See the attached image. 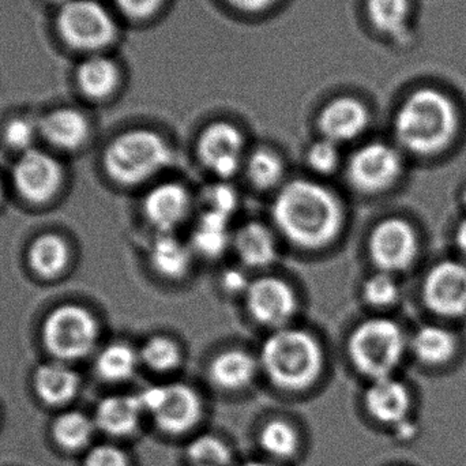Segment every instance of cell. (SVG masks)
<instances>
[{"instance_id": "cell-19", "label": "cell", "mask_w": 466, "mask_h": 466, "mask_svg": "<svg viewBox=\"0 0 466 466\" xmlns=\"http://www.w3.org/2000/svg\"><path fill=\"white\" fill-rule=\"evenodd\" d=\"M366 407L370 415L382 423L400 424L410 408L407 386L393 377L372 380L366 391Z\"/></svg>"}, {"instance_id": "cell-42", "label": "cell", "mask_w": 466, "mask_h": 466, "mask_svg": "<svg viewBox=\"0 0 466 466\" xmlns=\"http://www.w3.org/2000/svg\"><path fill=\"white\" fill-rule=\"evenodd\" d=\"M233 7L246 13H259L273 5L276 0H227Z\"/></svg>"}, {"instance_id": "cell-10", "label": "cell", "mask_w": 466, "mask_h": 466, "mask_svg": "<svg viewBox=\"0 0 466 466\" xmlns=\"http://www.w3.org/2000/svg\"><path fill=\"white\" fill-rule=\"evenodd\" d=\"M199 163L218 180H229L243 168L246 139L240 128L229 122L212 123L197 141Z\"/></svg>"}, {"instance_id": "cell-30", "label": "cell", "mask_w": 466, "mask_h": 466, "mask_svg": "<svg viewBox=\"0 0 466 466\" xmlns=\"http://www.w3.org/2000/svg\"><path fill=\"white\" fill-rule=\"evenodd\" d=\"M138 353L141 364L158 374L174 371L183 360L179 342L166 334H156L145 339Z\"/></svg>"}, {"instance_id": "cell-5", "label": "cell", "mask_w": 466, "mask_h": 466, "mask_svg": "<svg viewBox=\"0 0 466 466\" xmlns=\"http://www.w3.org/2000/svg\"><path fill=\"white\" fill-rule=\"evenodd\" d=\"M407 345L399 323L388 318H371L353 329L347 348L355 369L375 380L391 377L404 358Z\"/></svg>"}, {"instance_id": "cell-12", "label": "cell", "mask_w": 466, "mask_h": 466, "mask_svg": "<svg viewBox=\"0 0 466 466\" xmlns=\"http://www.w3.org/2000/svg\"><path fill=\"white\" fill-rule=\"evenodd\" d=\"M424 304L443 318L466 314V266L454 260L438 263L427 273L421 287Z\"/></svg>"}, {"instance_id": "cell-20", "label": "cell", "mask_w": 466, "mask_h": 466, "mask_svg": "<svg viewBox=\"0 0 466 466\" xmlns=\"http://www.w3.org/2000/svg\"><path fill=\"white\" fill-rule=\"evenodd\" d=\"M259 360L247 350H223L209 364V378L223 390H241L251 385L259 369Z\"/></svg>"}, {"instance_id": "cell-39", "label": "cell", "mask_w": 466, "mask_h": 466, "mask_svg": "<svg viewBox=\"0 0 466 466\" xmlns=\"http://www.w3.org/2000/svg\"><path fill=\"white\" fill-rule=\"evenodd\" d=\"M85 466H128L125 453L111 445L92 449L85 459Z\"/></svg>"}, {"instance_id": "cell-46", "label": "cell", "mask_w": 466, "mask_h": 466, "mask_svg": "<svg viewBox=\"0 0 466 466\" xmlns=\"http://www.w3.org/2000/svg\"><path fill=\"white\" fill-rule=\"evenodd\" d=\"M462 199H464V205L466 207V188H465V191H464V198H462Z\"/></svg>"}, {"instance_id": "cell-43", "label": "cell", "mask_w": 466, "mask_h": 466, "mask_svg": "<svg viewBox=\"0 0 466 466\" xmlns=\"http://www.w3.org/2000/svg\"><path fill=\"white\" fill-rule=\"evenodd\" d=\"M454 238H456L457 248L466 258V218H462L457 226Z\"/></svg>"}, {"instance_id": "cell-11", "label": "cell", "mask_w": 466, "mask_h": 466, "mask_svg": "<svg viewBox=\"0 0 466 466\" xmlns=\"http://www.w3.org/2000/svg\"><path fill=\"white\" fill-rule=\"evenodd\" d=\"M249 317L271 331L288 328L298 312L295 289L279 277L265 276L254 279L244 293Z\"/></svg>"}, {"instance_id": "cell-9", "label": "cell", "mask_w": 466, "mask_h": 466, "mask_svg": "<svg viewBox=\"0 0 466 466\" xmlns=\"http://www.w3.org/2000/svg\"><path fill=\"white\" fill-rule=\"evenodd\" d=\"M367 249L378 270L400 273L410 268L418 258V233L407 220L386 218L370 233Z\"/></svg>"}, {"instance_id": "cell-16", "label": "cell", "mask_w": 466, "mask_h": 466, "mask_svg": "<svg viewBox=\"0 0 466 466\" xmlns=\"http://www.w3.org/2000/svg\"><path fill=\"white\" fill-rule=\"evenodd\" d=\"M202 415L201 399L185 383L164 385L163 399L153 413L156 426L168 434H183L198 423Z\"/></svg>"}, {"instance_id": "cell-17", "label": "cell", "mask_w": 466, "mask_h": 466, "mask_svg": "<svg viewBox=\"0 0 466 466\" xmlns=\"http://www.w3.org/2000/svg\"><path fill=\"white\" fill-rule=\"evenodd\" d=\"M196 254L190 243L180 240L175 233H156L147 246V260L161 279L179 281L188 276Z\"/></svg>"}, {"instance_id": "cell-44", "label": "cell", "mask_w": 466, "mask_h": 466, "mask_svg": "<svg viewBox=\"0 0 466 466\" xmlns=\"http://www.w3.org/2000/svg\"><path fill=\"white\" fill-rule=\"evenodd\" d=\"M240 466H271L270 464H265V462L251 461L246 462V464Z\"/></svg>"}, {"instance_id": "cell-45", "label": "cell", "mask_w": 466, "mask_h": 466, "mask_svg": "<svg viewBox=\"0 0 466 466\" xmlns=\"http://www.w3.org/2000/svg\"><path fill=\"white\" fill-rule=\"evenodd\" d=\"M51 2L62 3V2H66V0H51Z\"/></svg>"}, {"instance_id": "cell-24", "label": "cell", "mask_w": 466, "mask_h": 466, "mask_svg": "<svg viewBox=\"0 0 466 466\" xmlns=\"http://www.w3.org/2000/svg\"><path fill=\"white\" fill-rule=\"evenodd\" d=\"M33 382L37 396L49 405L66 404L76 396L79 388L76 371L59 361L38 367Z\"/></svg>"}, {"instance_id": "cell-14", "label": "cell", "mask_w": 466, "mask_h": 466, "mask_svg": "<svg viewBox=\"0 0 466 466\" xmlns=\"http://www.w3.org/2000/svg\"><path fill=\"white\" fill-rule=\"evenodd\" d=\"M62 175L59 163L52 156L29 149L16 161L13 179L22 198L33 204H43L59 190Z\"/></svg>"}, {"instance_id": "cell-6", "label": "cell", "mask_w": 466, "mask_h": 466, "mask_svg": "<svg viewBox=\"0 0 466 466\" xmlns=\"http://www.w3.org/2000/svg\"><path fill=\"white\" fill-rule=\"evenodd\" d=\"M100 326L89 309L76 304L57 307L46 317L43 339L46 350L62 360L85 358L95 350Z\"/></svg>"}, {"instance_id": "cell-18", "label": "cell", "mask_w": 466, "mask_h": 466, "mask_svg": "<svg viewBox=\"0 0 466 466\" xmlns=\"http://www.w3.org/2000/svg\"><path fill=\"white\" fill-rule=\"evenodd\" d=\"M232 247L241 265L263 268L279 258V244L273 231L259 221H247L233 232Z\"/></svg>"}, {"instance_id": "cell-34", "label": "cell", "mask_w": 466, "mask_h": 466, "mask_svg": "<svg viewBox=\"0 0 466 466\" xmlns=\"http://www.w3.org/2000/svg\"><path fill=\"white\" fill-rule=\"evenodd\" d=\"M361 296L369 306L386 309L399 301L400 285L394 274L380 271L372 274L361 287Z\"/></svg>"}, {"instance_id": "cell-15", "label": "cell", "mask_w": 466, "mask_h": 466, "mask_svg": "<svg viewBox=\"0 0 466 466\" xmlns=\"http://www.w3.org/2000/svg\"><path fill=\"white\" fill-rule=\"evenodd\" d=\"M370 112L355 97H337L326 104L318 116V128L322 138L334 144H345L359 138L369 127Z\"/></svg>"}, {"instance_id": "cell-40", "label": "cell", "mask_w": 466, "mask_h": 466, "mask_svg": "<svg viewBox=\"0 0 466 466\" xmlns=\"http://www.w3.org/2000/svg\"><path fill=\"white\" fill-rule=\"evenodd\" d=\"M164 0H115L117 8L128 18L145 19L152 16Z\"/></svg>"}, {"instance_id": "cell-22", "label": "cell", "mask_w": 466, "mask_h": 466, "mask_svg": "<svg viewBox=\"0 0 466 466\" xmlns=\"http://www.w3.org/2000/svg\"><path fill=\"white\" fill-rule=\"evenodd\" d=\"M231 218L204 210L191 233L194 254L207 259H218L232 246Z\"/></svg>"}, {"instance_id": "cell-23", "label": "cell", "mask_w": 466, "mask_h": 466, "mask_svg": "<svg viewBox=\"0 0 466 466\" xmlns=\"http://www.w3.org/2000/svg\"><path fill=\"white\" fill-rule=\"evenodd\" d=\"M141 413L137 396H111L98 404L95 420L106 434L125 437L137 429Z\"/></svg>"}, {"instance_id": "cell-41", "label": "cell", "mask_w": 466, "mask_h": 466, "mask_svg": "<svg viewBox=\"0 0 466 466\" xmlns=\"http://www.w3.org/2000/svg\"><path fill=\"white\" fill-rule=\"evenodd\" d=\"M249 281L246 271L240 268H228L223 271L220 277L221 289L228 295H243L248 289Z\"/></svg>"}, {"instance_id": "cell-33", "label": "cell", "mask_w": 466, "mask_h": 466, "mask_svg": "<svg viewBox=\"0 0 466 466\" xmlns=\"http://www.w3.org/2000/svg\"><path fill=\"white\" fill-rule=\"evenodd\" d=\"M259 443L266 453L279 459H289L298 451L299 438L290 424L282 420H273L263 427Z\"/></svg>"}, {"instance_id": "cell-27", "label": "cell", "mask_w": 466, "mask_h": 466, "mask_svg": "<svg viewBox=\"0 0 466 466\" xmlns=\"http://www.w3.org/2000/svg\"><path fill=\"white\" fill-rule=\"evenodd\" d=\"M139 364V353L127 342L106 345L96 358V371L106 382L119 383L133 378Z\"/></svg>"}, {"instance_id": "cell-1", "label": "cell", "mask_w": 466, "mask_h": 466, "mask_svg": "<svg viewBox=\"0 0 466 466\" xmlns=\"http://www.w3.org/2000/svg\"><path fill=\"white\" fill-rule=\"evenodd\" d=\"M345 209L334 191L309 179L281 186L271 204V218L282 238L301 249L331 246L345 227Z\"/></svg>"}, {"instance_id": "cell-8", "label": "cell", "mask_w": 466, "mask_h": 466, "mask_svg": "<svg viewBox=\"0 0 466 466\" xmlns=\"http://www.w3.org/2000/svg\"><path fill=\"white\" fill-rule=\"evenodd\" d=\"M57 29L68 46L85 51L108 46L116 32L108 11L93 0L66 3L57 18Z\"/></svg>"}, {"instance_id": "cell-26", "label": "cell", "mask_w": 466, "mask_h": 466, "mask_svg": "<svg viewBox=\"0 0 466 466\" xmlns=\"http://www.w3.org/2000/svg\"><path fill=\"white\" fill-rule=\"evenodd\" d=\"M27 259L38 276L52 279L65 270L70 260V249L62 236L46 233L33 241Z\"/></svg>"}, {"instance_id": "cell-31", "label": "cell", "mask_w": 466, "mask_h": 466, "mask_svg": "<svg viewBox=\"0 0 466 466\" xmlns=\"http://www.w3.org/2000/svg\"><path fill=\"white\" fill-rule=\"evenodd\" d=\"M410 0H367V14L377 29L388 35H400L410 18Z\"/></svg>"}, {"instance_id": "cell-32", "label": "cell", "mask_w": 466, "mask_h": 466, "mask_svg": "<svg viewBox=\"0 0 466 466\" xmlns=\"http://www.w3.org/2000/svg\"><path fill=\"white\" fill-rule=\"evenodd\" d=\"M52 435L63 449L79 451L92 438L93 421L81 412L63 413L54 421Z\"/></svg>"}, {"instance_id": "cell-4", "label": "cell", "mask_w": 466, "mask_h": 466, "mask_svg": "<svg viewBox=\"0 0 466 466\" xmlns=\"http://www.w3.org/2000/svg\"><path fill=\"white\" fill-rule=\"evenodd\" d=\"M175 160L171 144L157 131L136 128L109 142L104 150L106 175L126 187L145 185L163 174Z\"/></svg>"}, {"instance_id": "cell-3", "label": "cell", "mask_w": 466, "mask_h": 466, "mask_svg": "<svg viewBox=\"0 0 466 466\" xmlns=\"http://www.w3.org/2000/svg\"><path fill=\"white\" fill-rule=\"evenodd\" d=\"M260 369L282 390L309 389L319 380L325 352L317 337L298 328L273 330L260 347Z\"/></svg>"}, {"instance_id": "cell-28", "label": "cell", "mask_w": 466, "mask_h": 466, "mask_svg": "<svg viewBox=\"0 0 466 466\" xmlns=\"http://www.w3.org/2000/svg\"><path fill=\"white\" fill-rule=\"evenodd\" d=\"M76 78L85 96L93 100H104L116 89L119 70L108 57H92L79 67Z\"/></svg>"}, {"instance_id": "cell-25", "label": "cell", "mask_w": 466, "mask_h": 466, "mask_svg": "<svg viewBox=\"0 0 466 466\" xmlns=\"http://www.w3.org/2000/svg\"><path fill=\"white\" fill-rule=\"evenodd\" d=\"M410 345L419 361L429 366H441L454 358L459 341L449 329L426 325L413 334Z\"/></svg>"}, {"instance_id": "cell-36", "label": "cell", "mask_w": 466, "mask_h": 466, "mask_svg": "<svg viewBox=\"0 0 466 466\" xmlns=\"http://www.w3.org/2000/svg\"><path fill=\"white\" fill-rule=\"evenodd\" d=\"M202 204L208 212L232 218L238 212L240 199L238 191L229 185L228 180H218L202 191Z\"/></svg>"}, {"instance_id": "cell-29", "label": "cell", "mask_w": 466, "mask_h": 466, "mask_svg": "<svg viewBox=\"0 0 466 466\" xmlns=\"http://www.w3.org/2000/svg\"><path fill=\"white\" fill-rule=\"evenodd\" d=\"M244 172L252 187L258 190H271L281 185L285 175L281 156L268 147L252 150L244 160Z\"/></svg>"}, {"instance_id": "cell-13", "label": "cell", "mask_w": 466, "mask_h": 466, "mask_svg": "<svg viewBox=\"0 0 466 466\" xmlns=\"http://www.w3.org/2000/svg\"><path fill=\"white\" fill-rule=\"evenodd\" d=\"M193 197L179 182L153 186L142 201V215L156 233H175L190 218Z\"/></svg>"}, {"instance_id": "cell-2", "label": "cell", "mask_w": 466, "mask_h": 466, "mask_svg": "<svg viewBox=\"0 0 466 466\" xmlns=\"http://www.w3.org/2000/svg\"><path fill=\"white\" fill-rule=\"evenodd\" d=\"M459 130L453 101L440 90L421 89L400 106L394 119L397 141L416 156H435L451 147Z\"/></svg>"}, {"instance_id": "cell-37", "label": "cell", "mask_w": 466, "mask_h": 466, "mask_svg": "<svg viewBox=\"0 0 466 466\" xmlns=\"http://www.w3.org/2000/svg\"><path fill=\"white\" fill-rule=\"evenodd\" d=\"M339 145L326 138L312 142L306 152V164L309 171L319 177H330L339 168Z\"/></svg>"}, {"instance_id": "cell-35", "label": "cell", "mask_w": 466, "mask_h": 466, "mask_svg": "<svg viewBox=\"0 0 466 466\" xmlns=\"http://www.w3.org/2000/svg\"><path fill=\"white\" fill-rule=\"evenodd\" d=\"M187 457L193 466H228L231 451L213 435H201L188 445Z\"/></svg>"}, {"instance_id": "cell-21", "label": "cell", "mask_w": 466, "mask_h": 466, "mask_svg": "<svg viewBox=\"0 0 466 466\" xmlns=\"http://www.w3.org/2000/svg\"><path fill=\"white\" fill-rule=\"evenodd\" d=\"M38 130L49 144L65 150L78 149L90 134L86 117L70 108L56 109L44 116Z\"/></svg>"}, {"instance_id": "cell-47", "label": "cell", "mask_w": 466, "mask_h": 466, "mask_svg": "<svg viewBox=\"0 0 466 466\" xmlns=\"http://www.w3.org/2000/svg\"><path fill=\"white\" fill-rule=\"evenodd\" d=\"M0 199H2V186H0Z\"/></svg>"}, {"instance_id": "cell-38", "label": "cell", "mask_w": 466, "mask_h": 466, "mask_svg": "<svg viewBox=\"0 0 466 466\" xmlns=\"http://www.w3.org/2000/svg\"><path fill=\"white\" fill-rule=\"evenodd\" d=\"M37 128L26 119H13L5 128V141L14 149L29 150Z\"/></svg>"}, {"instance_id": "cell-7", "label": "cell", "mask_w": 466, "mask_h": 466, "mask_svg": "<svg viewBox=\"0 0 466 466\" xmlns=\"http://www.w3.org/2000/svg\"><path fill=\"white\" fill-rule=\"evenodd\" d=\"M404 161L399 149L385 142H370L352 153L347 177L356 191L374 196L393 187L402 175Z\"/></svg>"}]
</instances>
